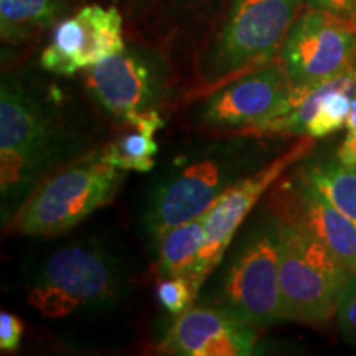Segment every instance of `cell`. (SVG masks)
<instances>
[{"label":"cell","mask_w":356,"mask_h":356,"mask_svg":"<svg viewBox=\"0 0 356 356\" xmlns=\"http://www.w3.org/2000/svg\"><path fill=\"white\" fill-rule=\"evenodd\" d=\"M126 173L102 159L101 145L71 160L30 195L8 228L25 236H56L114 200Z\"/></svg>","instance_id":"6"},{"label":"cell","mask_w":356,"mask_h":356,"mask_svg":"<svg viewBox=\"0 0 356 356\" xmlns=\"http://www.w3.org/2000/svg\"><path fill=\"white\" fill-rule=\"evenodd\" d=\"M210 211V210H208ZM207 213L173 226L155 243L157 251L155 273L159 279L186 275L190 277L204 243Z\"/></svg>","instance_id":"17"},{"label":"cell","mask_w":356,"mask_h":356,"mask_svg":"<svg viewBox=\"0 0 356 356\" xmlns=\"http://www.w3.org/2000/svg\"><path fill=\"white\" fill-rule=\"evenodd\" d=\"M198 292L186 275L159 279L157 299L163 309L178 317L197 302Z\"/></svg>","instance_id":"19"},{"label":"cell","mask_w":356,"mask_h":356,"mask_svg":"<svg viewBox=\"0 0 356 356\" xmlns=\"http://www.w3.org/2000/svg\"><path fill=\"white\" fill-rule=\"evenodd\" d=\"M129 127L118 139L101 145L102 159L124 172H150L155 168V155L159 145L155 134L165 127V119L160 111L131 114L124 121Z\"/></svg>","instance_id":"15"},{"label":"cell","mask_w":356,"mask_h":356,"mask_svg":"<svg viewBox=\"0 0 356 356\" xmlns=\"http://www.w3.org/2000/svg\"><path fill=\"white\" fill-rule=\"evenodd\" d=\"M315 147V139L304 136L289 149L282 150L273 162L267 163L261 170L236 184L218 200L215 207L208 211L204 222V243L200 251L197 264L190 275L195 291L200 293L208 277L220 264L222 256L233 243L244 220H248L252 210L275 181L297 162L307 157Z\"/></svg>","instance_id":"10"},{"label":"cell","mask_w":356,"mask_h":356,"mask_svg":"<svg viewBox=\"0 0 356 356\" xmlns=\"http://www.w3.org/2000/svg\"><path fill=\"white\" fill-rule=\"evenodd\" d=\"M84 83L92 101L115 121L162 111L175 96V76L165 51L139 42L86 70Z\"/></svg>","instance_id":"8"},{"label":"cell","mask_w":356,"mask_h":356,"mask_svg":"<svg viewBox=\"0 0 356 356\" xmlns=\"http://www.w3.org/2000/svg\"><path fill=\"white\" fill-rule=\"evenodd\" d=\"M335 315L343 340L356 346V273H351L341 287Z\"/></svg>","instance_id":"20"},{"label":"cell","mask_w":356,"mask_h":356,"mask_svg":"<svg viewBox=\"0 0 356 356\" xmlns=\"http://www.w3.org/2000/svg\"><path fill=\"white\" fill-rule=\"evenodd\" d=\"M279 220V284L284 320L323 323L337 310L338 296L353 273L318 238Z\"/></svg>","instance_id":"7"},{"label":"cell","mask_w":356,"mask_h":356,"mask_svg":"<svg viewBox=\"0 0 356 356\" xmlns=\"http://www.w3.org/2000/svg\"><path fill=\"white\" fill-rule=\"evenodd\" d=\"M126 44L121 8L86 3L53 29L40 65L48 73L70 78L118 55Z\"/></svg>","instance_id":"12"},{"label":"cell","mask_w":356,"mask_h":356,"mask_svg":"<svg viewBox=\"0 0 356 356\" xmlns=\"http://www.w3.org/2000/svg\"><path fill=\"white\" fill-rule=\"evenodd\" d=\"M305 0H221L195 53L186 101L279 58Z\"/></svg>","instance_id":"3"},{"label":"cell","mask_w":356,"mask_h":356,"mask_svg":"<svg viewBox=\"0 0 356 356\" xmlns=\"http://www.w3.org/2000/svg\"><path fill=\"white\" fill-rule=\"evenodd\" d=\"M275 136L213 134L173 154L155 177L142 211V226L152 243L173 226L215 207L236 184L273 162Z\"/></svg>","instance_id":"2"},{"label":"cell","mask_w":356,"mask_h":356,"mask_svg":"<svg viewBox=\"0 0 356 356\" xmlns=\"http://www.w3.org/2000/svg\"><path fill=\"white\" fill-rule=\"evenodd\" d=\"M22 335H24V323L19 317L8 312L0 314V350L15 351L20 346Z\"/></svg>","instance_id":"23"},{"label":"cell","mask_w":356,"mask_h":356,"mask_svg":"<svg viewBox=\"0 0 356 356\" xmlns=\"http://www.w3.org/2000/svg\"><path fill=\"white\" fill-rule=\"evenodd\" d=\"M305 7L327 13L351 30H356V0H305Z\"/></svg>","instance_id":"21"},{"label":"cell","mask_w":356,"mask_h":356,"mask_svg":"<svg viewBox=\"0 0 356 356\" xmlns=\"http://www.w3.org/2000/svg\"><path fill=\"white\" fill-rule=\"evenodd\" d=\"M197 302L216 307L254 327L284 320L279 284V220L262 210L239 228L233 243L200 291Z\"/></svg>","instance_id":"4"},{"label":"cell","mask_w":356,"mask_h":356,"mask_svg":"<svg viewBox=\"0 0 356 356\" xmlns=\"http://www.w3.org/2000/svg\"><path fill=\"white\" fill-rule=\"evenodd\" d=\"M296 168L356 222V167L341 165L335 157H310L309 154L296 163Z\"/></svg>","instance_id":"18"},{"label":"cell","mask_w":356,"mask_h":356,"mask_svg":"<svg viewBox=\"0 0 356 356\" xmlns=\"http://www.w3.org/2000/svg\"><path fill=\"white\" fill-rule=\"evenodd\" d=\"M279 61L292 88H314L356 66V30L305 7L289 30Z\"/></svg>","instance_id":"11"},{"label":"cell","mask_w":356,"mask_h":356,"mask_svg":"<svg viewBox=\"0 0 356 356\" xmlns=\"http://www.w3.org/2000/svg\"><path fill=\"white\" fill-rule=\"evenodd\" d=\"M74 0H0V37L3 44L20 47L63 20Z\"/></svg>","instance_id":"16"},{"label":"cell","mask_w":356,"mask_h":356,"mask_svg":"<svg viewBox=\"0 0 356 356\" xmlns=\"http://www.w3.org/2000/svg\"><path fill=\"white\" fill-rule=\"evenodd\" d=\"M121 257L99 241L70 243L44 259L30 282L29 302L43 317L113 309L126 293Z\"/></svg>","instance_id":"5"},{"label":"cell","mask_w":356,"mask_h":356,"mask_svg":"<svg viewBox=\"0 0 356 356\" xmlns=\"http://www.w3.org/2000/svg\"><path fill=\"white\" fill-rule=\"evenodd\" d=\"M346 136L340 145L337 147L335 157L341 165L346 167H356V97L353 99V106H351V113L346 119L345 124Z\"/></svg>","instance_id":"22"},{"label":"cell","mask_w":356,"mask_h":356,"mask_svg":"<svg viewBox=\"0 0 356 356\" xmlns=\"http://www.w3.org/2000/svg\"><path fill=\"white\" fill-rule=\"evenodd\" d=\"M291 88L277 58L188 99L185 122L204 134H248L282 114Z\"/></svg>","instance_id":"9"},{"label":"cell","mask_w":356,"mask_h":356,"mask_svg":"<svg viewBox=\"0 0 356 356\" xmlns=\"http://www.w3.org/2000/svg\"><path fill=\"white\" fill-rule=\"evenodd\" d=\"M124 13L134 25H139L149 19L160 6H165L167 0H119Z\"/></svg>","instance_id":"24"},{"label":"cell","mask_w":356,"mask_h":356,"mask_svg":"<svg viewBox=\"0 0 356 356\" xmlns=\"http://www.w3.org/2000/svg\"><path fill=\"white\" fill-rule=\"evenodd\" d=\"M264 204L280 220L300 226L356 273V222L293 168L270 186Z\"/></svg>","instance_id":"13"},{"label":"cell","mask_w":356,"mask_h":356,"mask_svg":"<svg viewBox=\"0 0 356 356\" xmlns=\"http://www.w3.org/2000/svg\"><path fill=\"white\" fill-rule=\"evenodd\" d=\"M170 3L177 12L191 13V15H204L210 17L211 20L216 8L220 7L221 0H172Z\"/></svg>","instance_id":"25"},{"label":"cell","mask_w":356,"mask_h":356,"mask_svg":"<svg viewBox=\"0 0 356 356\" xmlns=\"http://www.w3.org/2000/svg\"><path fill=\"white\" fill-rule=\"evenodd\" d=\"M257 327L216 307L195 302L180 314L159 350L180 356H248L254 353Z\"/></svg>","instance_id":"14"},{"label":"cell","mask_w":356,"mask_h":356,"mask_svg":"<svg viewBox=\"0 0 356 356\" xmlns=\"http://www.w3.org/2000/svg\"><path fill=\"white\" fill-rule=\"evenodd\" d=\"M95 136L60 84L25 71L0 83V218L8 226L53 172L95 149Z\"/></svg>","instance_id":"1"}]
</instances>
